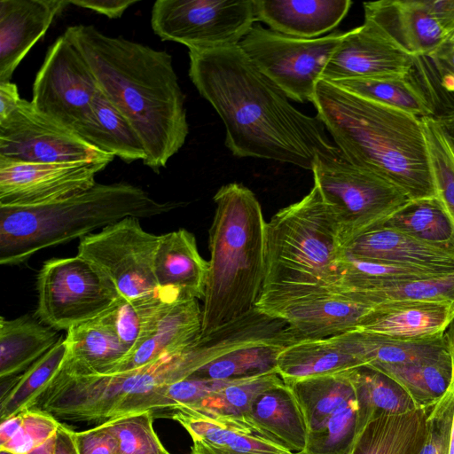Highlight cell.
Masks as SVG:
<instances>
[{"label": "cell", "mask_w": 454, "mask_h": 454, "mask_svg": "<svg viewBox=\"0 0 454 454\" xmlns=\"http://www.w3.org/2000/svg\"><path fill=\"white\" fill-rule=\"evenodd\" d=\"M189 59L190 79L221 117L233 155L312 170L318 155L339 151L323 122L296 109L239 45L189 50Z\"/></svg>", "instance_id": "6da1fadb"}, {"label": "cell", "mask_w": 454, "mask_h": 454, "mask_svg": "<svg viewBox=\"0 0 454 454\" xmlns=\"http://www.w3.org/2000/svg\"><path fill=\"white\" fill-rule=\"evenodd\" d=\"M99 89L123 115L145 151L143 163L159 173L183 147L189 133L184 94L172 57L91 25L67 27Z\"/></svg>", "instance_id": "7a4b0ae2"}, {"label": "cell", "mask_w": 454, "mask_h": 454, "mask_svg": "<svg viewBox=\"0 0 454 454\" xmlns=\"http://www.w3.org/2000/svg\"><path fill=\"white\" fill-rule=\"evenodd\" d=\"M313 105L348 161L391 182L411 200L436 197L420 118L323 79Z\"/></svg>", "instance_id": "3957f363"}, {"label": "cell", "mask_w": 454, "mask_h": 454, "mask_svg": "<svg viewBox=\"0 0 454 454\" xmlns=\"http://www.w3.org/2000/svg\"><path fill=\"white\" fill-rule=\"evenodd\" d=\"M201 336L254 308L265 276V226L254 193L231 183L214 196Z\"/></svg>", "instance_id": "277c9868"}, {"label": "cell", "mask_w": 454, "mask_h": 454, "mask_svg": "<svg viewBox=\"0 0 454 454\" xmlns=\"http://www.w3.org/2000/svg\"><path fill=\"white\" fill-rule=\"evenodd\" d=\"M176 202H160L128 183L96 184L52 202L0 206V263L19 265L37 252L94 233L127 217L167 213Z\"/></svg>", "instance_id": "5b68a950"}, {"label": "cell", "mask_w": 454, "mask_h": 454, "mask_svg": "<svg viewBox=\"0 0 454 454\" xmlns=\"http://www.w3.org/2000/svg\"><path fill=\"white\" fill-rule=\"evenodd\" d=\"M343 256L338 223L318 189L277 212L265 226L262 291L333 288Z\"/></svg>", "instance_id": "8992f818"}, {"label": "cell", "mask_w": 454, "mask_h": 454, "mask_svg": "<svg viewBox=\"0 0 454 454\" xmlns=\"http://www.w3.org/2000/svg\"><path fill=\"white\" fill-rule=\"evenodd\" d=\"M296 341L286 321L254 307L200 338L193 345L196 370L189 378L233 380L278 372V355Z\"/></svg>", "instance_id": "52a82bcc"}, {"label": "cell", "mask_w": 454, "mask_h": 454, "mask_svg": "<svg viewBox=\"0 0 454 454\" xmlns=\"http://www.w3.org/2000/svg\"><path fill=\"white\" fill-rule=\"evenodd\" d=\"M311 171L314 186L334 212L342 247L412 200L391 182L348 161L340 149L318 155Z\"/></svg>", "instance_id": "ba28073f"}, {"label": "cell", "mask_w": 454, "mask_h": 454, "mask_svg": "<svg viewBox=\"0 0 454 454\" xmlns=\"http://www.w3.org/2000/svg\"><path fill=\"white\" fill-rule=\"evenodd\" d=\"M98 90L88 64L63 34L46 52L33 83L31 103L42 114L106 152L94 109Z\"/></svg>", "instance_id": "9c48e42d"}, {"label": "cell", "mask_w": 454, "mask_h": 454, "mask_svg": "<svg viewBox=\"0 0 454 454\" xmlns=\"http://www.w3.org/2000/svg\"><path fill=\"white\" fill-rule=\"evenodd\" d=\"M35 317L54 330L93 320L121 298L114 284L93 263L76 254L46 261L38 272Z\"/></svg>", "instance_id": "30bf717a"}, {"label": "cell", "mask_w": 454, "mask_h": 454, "mask_svg": "<svg viewBox=\"0 0 454 454\" xmlns=\"http://www.w3.org/2000/svg\"><path fill=\"white\" fill-rule=\"evenodd\" d=\"M343 35L333 32L301 39L254 24L239 46L289 98L313 103L317 84Z\"/></svg>", "instance_id": "8fae6325"}, {"label": "cell", "mask_w": 454, "mask_h": 454, "mask_svg": "<svg viewBox=\"0 0 454 454\" xmlns=\"http://www.w3.org/2000/svg\"><path fill=\"white\" fill-rule=\"evenodd\" d=\"M254 21V0H157L151 12L154 34L189 50L239 45Z\"/></svg>", "instance_id": "7c38bea8"}, {"label": "cell", "mask_w": 454, "mask_h": 454, "mask_svg": "<svg viewBox=\"0 0 454 454\" xmlns=\"http://www.w3.org/2000/svg\"><path fill=\"white\" fill-rule=\"evenodd\" d=\"M160 235L127 217L79 239L77 254L99 269L126 300L156 291L154 256Z\"/></svg>", "instance_id": "4fadbf2b"}, {"label": "cell", "mask_w": 454, "mask_h": 454, "mask_svg": "<svg viewBox=\"0 0 454 454\" xmlns=\"http://www.w3.org/2000/svg\"><path fill=\"white\" fill-rule=\"evenodd\" d=\"M286 321L297 340L333 337L357 328L373 306L333 288L262 291L254 306Z\"/></svg>", "instance_id": "5bb4252c"}, {"label": "cell", "mask_w": 454, "mask_h": 454, "mask_svg": "<svg viewBox=\"0 0 454 454\" xmlns=\"http://www.w3.org/2000/svg\"><path fill=\"white\" fill-rule=\"evenodd\" d=\"M0 158L57 163L112 161L115 156L87 143L39 113L31 101L21 98L18 107L0 121Z\"/></svg>", "instance_id": "9a60e30c"}, {"label": "cell", "mask_w": 454, "mask_h": 454, "mask_svg": "<svg viewBox=\"0 0 454 454\" xmlns=\"http://www.w3.org/2000/svg\"><path fill=\"white\" fill-rule=\"evenodd\" d=\"M111 160L38 163L0 158V206H34L62 200L96 184Z\"/></svg>", "instance_id": "2e32d148"}, {"label": "cell", "mask_w": 454, "mask_h": 454, "mask_svg": "<svg viewBox=\"0 0 454 454\" xmlns=\"http://www.w3.org/2000/svg\"><path fill=\"white\" fill-rule=\"evenodd\" d=\"M415 57L364 21L344 35L322 75L327 82L377 76H406Z\"/></svg>", "instance_id": "e0dca14e"}, {"label": "cell", "mask_w": 454, "mask_h": 454, "mask_svg": "<svg viewBox=\"0 0 454 454\" xmlns=\"http://www.w3.org/2000/svg\"><path fill=\"white\" fill-rule=\"evenodd\" d=\"M153 417L171 419L187 431L192 440L189 454H294L242 422L207 411L177 406Z\"/></svg>", "instance_id": "ac0fdd59"}, {"label": "cell", "mask_w": 454, "mask_h": 454, "mask_svg": "<svg viewBox=\"0 0 454 454\" xmlns=\"http://www.w3.org/2000/svg\"><path fill=\"white\" fill-rule=\"evenodd\" d=\"M363 6L364 21L414 57L433 54L448 43L425 0H381Z\"/></svg>", "instance_id": "d6986e66"}, {"label": "cell", "mask_w": 454, "mask_h": 454, "mask_svg": "<svg viewBox=\"0 0 454 454\" xmlns=\"http://www.w3.org/2000/svg\"><path fill=\"white\" fill-rule=\"evenodd\" d=\"M67 5L68 0H0V82H11L17 67Z\"/></svg>", "instance_id": "ffe728a7"}, {"label": "cell", "mask_w": 454, "mask_h": 454, "mask_svg": "<svg viewBox=\"0 0 454 454\" xmlns=\"http://www.w3.org/2000/svg\"><path fill=\"white\" fill-rule=\"evenodd\" d=\"M453 317L451 301H390L373 306L357 328L397 339L424 340L442 335Z\"/></svg>", "instance_id": "44dd1931"}, {"label": "cell", "mask_w": 454, "mask_h": 454, "mask_svg": "<svg viewBox=\"0 0 454 454\" xmlns=\"http://www.w3.org/2000/svg\"><path fill=\"white\" fill-rule=\"evenodd\" d=\"M343 256L355 260L405 264L440 272L454 271V253L399 231L380 226L348 243Z\"/></svg>", "instance_id": "7402d4cb"}, {"label": "cell", "mask_w": 454, "mask_h": 454, "mask_svg": "<svg viewBox=\"0 0 454 454\" xmlns=\"http://www.w3.org/2000/svg\"><path fill=\"white\" fill-rule=\"evenodd\" d=\"M245 424L255 434L291 453L304 452L309 431L301 409L284 380L252 402Z\"/></svg>", "instance_id": "603a6c76"}, {"label": "cell", "mask_w": 454, "mask_h": 454, "mask_svg": "<svg viewBox=\"0 0 454 454\" xmlns=\"http://www.w3.org/2000/svg\"><path fill=\"white\" fill-rule=\"evenodd\" d=\"M256 21L284 35L313 39L335 28L348 12L349 0H254Z\"/></svg>", "instance_id": "cb8c5ba5"}, {"label": "cell", "mask_w": 454, "mask_h": 454, "mask_svg": "<svg viewBox=\"0 0 454 454\" xmlns=\"http://www.w3.org/2000/svg\"><path fill=\"white\" fill-rule=\"evenodd\" d=\"M201 328L202 309L198 300L176 301L165 311L148 338L107 374L131 371L165 355L183 351L200 340Z\"/></svg>", "instance_id": "d4e9b609"}, {"label": "cell", "mask_w": 454, "mask_h": 454, "mask_svg": "<svg viewBox=\"0 0 454 454\" xmlns=\"http://www.w3.org/2000/svg\"><path fill=\"white\" fill-rule=\"evenodd\" d=\"M208 262L197 247L194 235L179 229L160 235L154 256V275L159 288L176 292L184 300L203 299Z\"/></svg>", "instance_id": "484cf974"}, {"label": "cell", "mask_w": 454, "mask_h": 454, "mask_svg": "<svg viewBox=\"0 0 454 454\" xmlns=\"http://www.w3.org/2000/svg\"><path fill=\"white\" fill-rule=\"evenodd\" d=\"M67 354L60 369L74 375L107 374L129 353L99 317L67 332Z\"/></svg>", "instance_id": "4316f807"}, {"label": "cell", "mask_w": 454, "mask_h": 454, "mask_svg": "<svg viewBox=\"0 0 454 454\" xmlns=\"http://www.w3.org/2000/svg\"><path fill=\"white\" fill-rule=\"evenodd\" d=\"M364 365L365 363L336 335L290 344L278 355L277 372L284 382H287Z\"/></svg>", "instance_id": "83f0119b"}, {"label": "cell", "mask_w": 454, "mask_h": 454, "mask_svg": "<svg viewBox=\"0 0 454 454\" xmlns=\"http://www.w3.org/2000/svg\"><path fill=\"white\" fill-rule=\"evenodd\" d=\"M427 409L374 417L349 454H419L427 433Z\"/></svg>", "instance_id": "f1b7e54d"}, {"label": "cell", "mask_w": 454, "mask_h": 454, "mask_svg": "<svg viewBox=\"0 0 454 454\" xmlns=\"http://www.w3.org/2000/svg\"><path fill=\"white\" fill-rule=\"evenodd\" d=\"M35 317L0 318V380L13 379L51 349L60 340Z\"/></svg>", "instance_id": "f546056e"}, {"label": "cell", "mask_w": 454, "mask_h": 454, "mask_svg": "<svg viewBox=\"0 0 454 454\" xmlns=\"http://www.w3.org/2000/svg\"><path fill=\"white\" fill-rule=\"evenodd\" d=\"M338 336L368 366L420 362L449 353L443 334L424 340H403L356 328Z\"/></svg>", "instance_id": "4dcf8cb0"}, {"label": "cell", "mask_w": 454, "mask_h": 454, "mask_svg": "<svg viewBox=\"0 0 454 454\" xmlns=\"http://www.w3.org/2000/svg\"><path fill=\"white\" fill-rule=\"evenodd\" d=\"M178 301L184 299L176 292L158 288L131 300L121 297L99 317L113 328L130 353L148 338L169 306Z\"/></svg>", "instance_id": "1f68e13d"}, {"label": "cell", "mask_w": 454, "mask_h": 454, "mask_svg": "<svg viewBox=\"0 0 454 454\" xmlns=\"http://www.w3.org/2000/svg\"><path fill=\"white\" fill-rule=\"evenodd\" d=\"M285 383L301 409L309 434L318 430L337 410L356 399L351 370Z\"/></svg>", "instance_id": "d6a6232c"}, {"label": "cell", "mask_w": 454, "mask_h": 454, "mask_svg": "<svg viewBox=\"0 0 454 454\" xmlns=\"http://www.w3.org/2000/svg\"><path fill=\"white\" fill-rule=\"evenodd\" d=\"M357 403L358 434L374 417L400 414L418 409L417 404L394 379L368 365L351 370Z\"/></svg>", "instance_id": "836d02e7"}, {"label": "cell", "mask_w": 454, "mask_h": 454, "mask_svg": "<svg viewBox=\"0 0 454 454\" xmlns=\"http://www.w3.org/2000/svg\"><path fill=\"white\" fill-rule=\"evenodd\" d=\"M406 76L427 103L432 119L454 117V42L415 57Z\"/></svg>", "instance_id": "e575fe53"}, {"label": "cell", "mask_w": 454, "mask_h": 454, "mask_svg": "<svg viewBox=\"0 0 454 454\" xmlns=\"http://www.w3.org/2000/svg\"><path fill=\"white\" fill-rule=\"evenodd\" d=\"M381 226L454 253V226L437 197L411 200Z\"/></svg>", "instance_id": "d590c367"}, {"label": "cell", "mask_w": 454, "mask_h": 454, "mask_svg": "<svg viewBox=\"0 0 454 454\" xmlns=\"http://www.w3.org/2000/svg\"><path fill=\"white\" fill-rule=\"evenodd\" d=\"M402 385L418 408L427 409L446 392L452 375L450 352L439 358L420 362L371 366Z\"/></svg>", "instance_id": "8d00e7d4"}, {"label": "cell", "mask_w": 454, "mask_h": 454, "mask_svg": "<svg viewBox=\"0 0 454 454\" xmlns=\"http://www.w3.org/2000/svg\"><path fill=\"white\" fill-rule=\"evenodd\" d=\"M67 350V341L61 338L24 372L13 379L0 380V420L26 409L36 393L60 369Z\"/></svg>", "instance_id": "74e56055"}, {"label": "cell", "mask_w": 454, "mask_h": 454, "mask_svg": "<svg viewBox=\"0 0 454 454\" xmlns=\"http://www.w3.org/2000/svg\"><path fill=\"white\" fill-rule=\"evenodd\" d=\"M332 83L364 98L419 118L433 116L427 103L407 76H377L342 80Z\"/></svg>", "instance_id": "f35d334b"}, {"label": "cell", "mask_w": 454, "mask_h": 454, "mask_svg": "<svg viewBox=\"0 0 454 454\" xmlns=\"http://www.w3.org/2000/svg\"><path fill=\"white\" fill-rule=\"evenodd\" d=\"M443 274L446 273L405 264L355 260L342 256L340 263V278L333 289L343 293H356L389 283Z\"/></svg>", "instance_id": "ab89813d"}, {"label": "cell", "mask_w": 454, "mask_h": 454, "mask_svg": "<svg viewBox=\"0 0 454 454\" xmlns=\"http://www.w3.org/2000/svg\"><path fill=\"white\" fill-rule=\"evenodd\" d=\"M282 381L278 372L228 380L194 410L223 416L245 424V418L254 399L262 391Z\"/></svg>", "instance_id": "60d3db41"}, {"label": "cell", "mask_w": 454, "mask_h": 454, "mask_svg": "<svg viewBox=\"0 0 454 454\" xmlns=\"http://www.w3.org/2000/svg\"><path fill=\"white\" fill-rule=\"evenodd\" d=\"M344 294L371 306L390 301L405 300L454 301V271L432 278L389 283L366 291Z\"/></svg>", "instance_id": "b9f144b4"}, {"label": "cell", "mask_w": 454, "mask_h": 454, "mask_svg": "<svg viewBox=\"0 0 454 454\" xmlns=\"http://www.w3.org/2000/svg\"><path fill=\"white\" fill-rule=\"evenodd\" d=\"M94 109L106 151L127 163L144 160L145 151L138 136L100 89L94 99Z\"/></svg>", "instance_id": "7bdbcfd3"}, {"label": "cell", "mask_w": 454, "mask_h": 454, "mask_svg": "<svg viewBox=\"0 0 454 454\" xmlns=\"http://www.w3.org/2000/svg\"><path fill=\"white\" fill-rule=\"evenodd\" d=\"M357 429V403L354 399L337 410L316 432L309 434L306 454H349Z\"/></svg>", "instance_id": "ee69618b"}, {"label": "cell", "mask_w": 454, "mask_h": 454, "mask_svg": "<svg viewBox=\"0 0 454 454\" xmlns=\"http://www.w3.org/2000/svg\"><path fill=\"white\" fill-rule=\"evenodd\" d=\"M153 419L144 411L102 423L116 440L115 454H170L153 429Z\"/></svg>", "instance_id": "f6af8a7d"}, {"label": "cell", "mask_w": 454, "mask_h": 454, "mask_svg": "<svg viewBox=\"0 0 454 454\" xmlns=\"http://www.w3.org/2000/svg\"><path fill=\"white\" fill-rule=\"evenodd\" d=\"M421 120L427 143L436 197L454 226V157L436 122L428 117Z\"/></svg>", "instance_id": "bcb514c9"}, {"label": "cell", "mask_w": 454, "mask_h": 454, "mask_svg": "<svg viewBox=\"0 0 454 454\" xmlns=\"http://www.w3.org/2000/svg\"><path fill=\"white\" fill-rule=\"evenodd\" d=\"M23 419L17 433L0 450L14 454H28L56 434L60 421L35 409H24Z\"/></svg>", "instance_id": "7dc6e473"}, {"label": "cell", "mask_w": 454, "mask_h": 454, "mask_svg": "<svg viewBox=\"0 0 454 454\" xmlns=\"http://www.w3.org/2000/svg\"><path fill=\"white\" fill-rule=\"evenodd\" d=\"M452 413V395L447 388L441 398L427 408V433L419 454H450Z\"/></svg>", "instance_id": "c3c4849f"}, {"label": "cell", "mask_w": 454, "mask_h": 454, "mask_svg": "<svg viewBox=\"0 0 454 454\" xmlns=\"http://www.w3.org/2000/svg\"><path fill=\"white\" fill-rule=\"evenodd\" d=\"M75 441L79 454H115L117 442L104 424L75 431Z\"/></svg>", "instance_id": "681fc988"}, {"label": "cell", "mask_w": 454, "mask_h": 454, "mask_svg": "<svg viewBox=\"0 0 454 454\" xmlns=\"http://www.w3.org/2000/svg\"><path fill=\"white\" fill-rule=\"evenodd\" d=\"M73 4L84 9L94 11L110 19L122 16L125 11L137 4V0H68Z\"/></svg>", "instance_id": "f907efd6"}, {"label": "cell", "mask_w": 454, "mask_h": 454, "mask_svg": "<svg viewBox=\"0 0 454 454\" xmlns=\"http://www.w3.org/2000/svg\"><path fill=\"white\" fill-rule=\"evenodd\" d=\"M448 42H454V0H425Z\"/></svg>", "instance_id": "816d5d0a"}, {"label": "cell", "mask_w": 454, "mask_h": 454, "mask_svg": "<svg viewBox=\"0 0 454 454\" xmlns=\"http://www.w3.org/2000/svg\"><path fill=\"white\" fill-rule=\"evenodd\" d=\"M20 100L15 83L0 82V121L8 117L18 107Z\"/></svg>", "instance_id": "f5cc1de1"}, {"label": "cell", "mask_w": 454, "mask_h": 454, "mask_svg": "<svg viewBox=\"0 0 454 454\" xmlns=\"http://www.w3.org/2000/svg\"><path fill=\"white\" fill-rule=\"evenodd\" d=\"M54 454H79L75 431L62 422L56 432Z\"/></svg>", "instance_id": "db71d44e"}, {"label": "cell", "mask_w": 454, "mask_h": 454, "mask_svg": "<svg viewBox=\"0 0 454 454\" xmlns=\"http://www.w3.org/2000/svg\"><path fill=\"white\" fill-rule=\"evenodd\" d=\"M23 411H20L10 418L1 420L0 424V445L7 442L17 433L21 426Z\"/></svg>", "instance_id": "11a10c76"}, {"label": "cell", "mask_w": 454, "mask_h": 454, "mask_svg": "<svg viewBox=\"0 0 454 454\" xmlns=\"http://www.w3.org/2000/svg\"><path fill=\"white\" fill-rule=\"evenodd\" d=\"M433 120L436 122L451 154L454 157V117Z\"/></svg>", "instance_id": "9f6ffc18"}, {"label": "cell", "mask_w": 454, "mask_h": 454, "mask_svg": "<svg viewBox=\"0 0 454 454\" xmlns=\"http://www.w3.org/2000/svg\"><path fill=\"white\" fill-rule=\"evenodd\" d=\"M443 335L451 357V362L454 363V317L446 328Z\"/></svg>", "instance_id": "6f0895ef"}, {"label": "cell", "mask_w": 454, "mask_h": 454, "mask_svg": "<svg viewBox=\"0 0 454 454\" xmlns=\"http://www.w3.org/2000/svg\"><path fill=\"white\" fill-rule=\"evenodd\" d=\"M448 388L452 395V400H453V413H452V420H451V427H450V454H454V364H452L451 380H450V386Z\"/></svg>", "instance_id": "680465c9"}, {"label": "cell", "mask_w": 454, "mask_h": 454, "mask_svg": "<svg viewBox=\"0 0 454 454\" xmlns=\"http://www.w3.org/2000/svg\"><path fill=\"white\" fill-rule=\"evenodd\" d=\"M0 454H14V453L8 451V450H0Z\"/></svg>", "instance_id": "91938a15"}, {"label": "cell", "mask_w": 454, "mask_h": 454, "mask_svg": "<svg viewBox=\"0 0 454 454\" xmlns=\"http://www.w3.org/2000/svg\"><path fill=\"white\" fill-rule=\"evenodd\" d=\"M294 454H306L305 452H299V453H294Z\"/></svg>", "instance_id": "94428289"}]
</instances>
